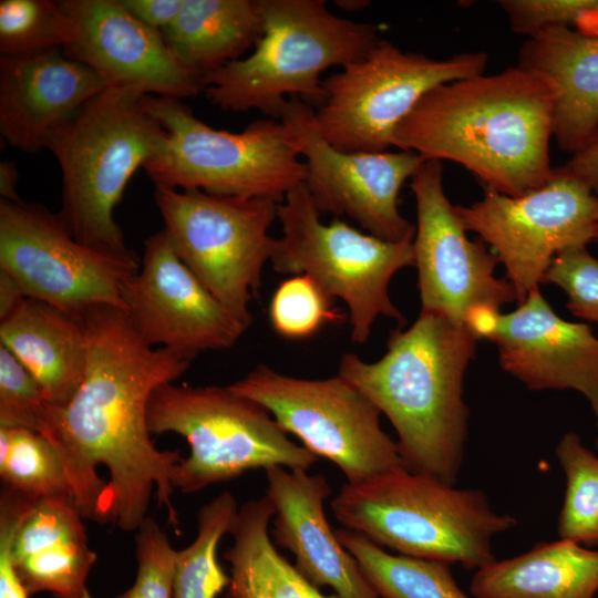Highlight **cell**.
Listing matches in <instances>:
<instances>
[{
	"label": "cell",
	"mask_w": 598,
	"mask_h": 598,
	"mask_svg": "<svg viewBox=\"0 0 598 598\" xmlns=\"http://www.w3.org/2000/svg\"><path fill=\"white\" fill-rule=\"evenodd\" d=\"M333 302L309 276L295 275L282 281L271 297L270 324L285 339L310 338L341 319Z\"/></svg>",
	"instance_id": "obj_33"
},
{
	"label": "cell",
	"mask_w": 598,
	"mask_h": 598,
	"mask_svg": "<svg viewBox=\"0 0 598 598\" xmlns=\"http://www.w3.org/2000/svg\"><path fill=\"white\" fill-rule=\"evenodd\" d=\"M146 421L151 434L176 433L189 445L173 482L184 494L252 470L308 471L318 460L266 408L229 386L163 384L150 398Z\"/></svg>",
	"instance_id": "obj_8"
},
{
	"label": "cell",
	"mask_w": 598,
	"mask_h": 598,
	"mask_svg": "<svg viewBox=\"0 0 598 598\" xmlns=\"http://www.w3.org/2000/svg\"><path fill=\"white\" fill-rule=\"evenodd\" d=\"M106 89L62 49L0 58V131L16 148L35 154L51 134Z\"/></svg>",
	"instance_id": "obj_22"
},
{
	"label": "cell",
	"mask_w": 598,
	"mask_h": 598,
	"mask_svg": "<svg viewBox=\"0 0 598 598\" xmlns=\"http://www.w3.org/2000/svg\"><path fill=\"white\" fill-rule=\"evenodd\" d=\"M274 515L267 494L238 508L229 530L233 544L224 553L230 566L225 598H340L321 592L278 551L269 530Z\"/></svg>",
	"instance_id": "obj_26"
},
{
	"label": "cell",
	"mask_w": 598,
	"mask_h": 598,
	"mask_svg": "<svg viewBox=\"0 0 598 598\" xmlns=\"http://www.w3.org/2000/svg\"><path fill=\"white\" fill-rule=\"evenodd\" d=\"M565 475V494L557 519L560 539L598 547V453L576 432H566L555 447Z\"/></svg>",
	"instance_id": "obj_31"
},
{
	"label": "cell",
	"mask_w": 598,
	"mask_h": 598,
	"mask_svg": "<svg viewBox=\"0 0 598 598\" xmlns=\"http://www.w3.org/2000/svg\"><path fill=\"white\" fill-rule=\"evenodd\" d=\"M162 34L182 61L206 76L255 48L262 34L258 0H184Z\"/></svg>",
	"instance_id": "obj_27"
},
{
	"label": "cell",
	"mask_w": 598,
	"mask_h": 598,
	"mask_svg": "<svg viewBox=\"0 0 598 598\" xmlns=\"http://www.w3.org/2000/svg\"><path fill=\"white\" fill-rule=\"evenodd\" d=\"M0 476L3 487L30 499L72 497L64 464L42 434L22 427H0Z\"/></svg>",
	"instance_id": "obj_30"
},
{
	"label": "cell",
	"mask_w": 598,
	"mask_h": 598,
	"mask_svg": "<svg viewBox=\"0 0 598 598\" xmlns=\"http://www.w3.org/2000/svg\"><path fill=\"white\" fill-rule=\"evenodd\" d=\"M265 474L266 494L275 507L270 535L276 545L292 553L299 571L340 598H380L328 523L324 502L331 487L327 477L282 466Z\"/></svg>",
	"instance_id": "obj_21"
},
{
	"label": "cell",
	"mask_w": 598,
	"mask_h": 598,
	"mask_svg": "<svg viewBox=\"0 0 598 598\" xmlns=\"http://www.w3.org/2000/svg\"><path fill=\"white\" fill-rule=\"evenodd\" d=\"M145 104L167 132L143 168L155 187L280 204L305 182V163L279 120H256L231 133L207 125L181 100L145 95Z\"/></svg>",
	"instance_id": "obj_7"
},
{
	"label": "cell",
	"mask_w": 598,
	"mask_h": 598,
	"mask_svg": "<svg viewBox=\"0 0 598 598\" xmlns=\"http://www.w3.org/2000/svg\"><path fill=\"white\" fill-rule=\"evenodd\" d=\"M282 236L270 258L279 274L307 275L330 298L344 301L349 310L351 340L365 343L378 317L405 324L391 299L393 276L414 266L413 238L388 241L334 218L329 224L302 183L278 206Z\"/></svg>",
	"instance_id": "obj_9"
},
{
	"label": "cell",
	"mask_w": 598,
	"mask_h": 598,
	"mask_svg": "<svg viewBox=\"0 0 598 598\" xmlns=\"http://www.w3.org/2000/svg\"><path fill=\"white\" fill-rule=\"evenodd\" d=\"M122 298L148 346L193 359L233 347L246 331L182 261L164 229L144 241L141 267L124 283Z\"/></svg>",
	"instance_id": "obj_17"
},
{
	"label": "cell",
	"mask_w": 598,
	"mask_h": 598,
	"mask_svg": "<svg viewBox=\"0 0 598 598\" xmlns=\"http://www.w3.org/2000/svg\"><path fill=\"white\" fill-rule=\"evenodd\" d=\"M27 298L18 283L3 270H0V320L10 315Z\"/></svg>",
	"instance_id": "obj_42"
},
{
	"label": "cell",
	"mask_w": 598,
	"mask_h": 598,
	"mask_svg": "<svg viewBox=\"0 0 598 598\" xmlns=\"http://www.w3.org/2000/svg\"><path fill=\"white\" fill-rule=\"evenodd\" d=\"M470 591L473 598H594L598 549L560 538L538 543L476 569Z\"/></svg>",
	"instance_id": "obj_25"
},
{
	"label": "cell",
	"mask_w": 598,
	"mask_h": 598,
	"mask_svg": "<svg viewBox=\"0 0 598 598\" xmlns=\"http://www.w3.org/2000/svg\"><path fill=\"white\" fill-rule=\"evenodd\" d=\"M596 241H598V238H597V240H596Z\"/></svg>",
	"instance_id": "obj_46"
},
{
	"label": "cell",
	"mask_w": 598,
	"mask_h": 598,
	"mask_svg": "<svg viewBox=\"0 0 598 598\" xmlns=\"http://www.w3.org/2000/svg\"><path fill=\"white\" fill-rule=\"evenodd\" d=\"M279 121L305 157L303 184L321 213L348 216L363 229L388 241L414 237L415 227L399 209V194L424 159L412 151L343 152L320 134L315 109L289 97Z\"/></svg>",
	"instance_id": "obj_15"
},
{
	"label": "cell",
	"mask_w": 598,
	"mask_h": 598,
	"mask_svg": "<svg viewBox=\"0 0 598 598\" xmlns=\"http://www.w3.org/2000/svg\"><path fill=\"white\" fill-rule=\"evenodd\" d=\"M0 341L31 373L53 406H64L85 372L87 341L82 318L24 298L0 320Z\"/></svg>",
	"instance_id": "obj_24"
},
{
	"label": "cell",
	"mask_w": 598,
	"mask_h": 598,
	"mask_svg": "<svg viewBox=\"0 0 598 598\" xmlns=\"http://www.w3.org/2000/svg\"><path fill=\"white\" fill-rule=\"evenodd\" d=\"M140 267L134 250L117 254L78 241L60 215L40 204L0 200V270L27 298L76 318L99 306L124 311L123 286Z\"/></svg>",
	"instance_id": "obj_13"
},
{
	"label": "cell",
	"mask_w": 598,
	"mask_h": 598,
	"mask_svg": "<svg viewBox=\"0 0 598 598\" xmlns=\"http://www.w3.org/2000/svg\"><path fill=\"white\" fill-rule=\"evenodd\" d=\"M154 198L177 256L247 330L249 303L275 248L269 228L279 203L159 187Z\"/></svg>",
	"instance_id": "obj_10"
},
{
	"label": "cell",
	"mask_w": 598,
	"mask_h": 598,
	"mask_svg": "<svg viewBox=\"0 0 598 598\" xmlns=\"http://www.w3.org/2000/svg\"><path fill=\"white\" fill-rule=\"evenodd\" d=\"M262 34L251 54L204 79L207 100L228 112L258 110L279 120L285 102L324 97L322 72L363 58L378 27L334 16L323 0H258Z\"/></svg>",
	"instance_id": "obj_6"
},
{
	"label": "cell",
	"mask_w": 598,
	"mask_h": 598,
	"mask_svg": "<svg viewBox=\"0 0 598 598\" xmlns=\"http://www.w3.org/2000/svg\"><path fill=\"white\" fill-rule=\"evenodd\" d=\"M176 551L167 534L152 517L136 529V576L116 598H172Z\"/></svg>",
	"instance_id": "obj_36"
},
{
	"label": "cell",
	"mask_w": 598,
	"mask_h": 598,
	"mask_svg": "<svg viewBox=\"0 0 598 598\" xmlns=\"http://www.w3.org/2000/svg\"><path fill=\"white\" fill-rule=\"evenodd\" d=\"M266 408L278 425L317 457L333 463L348 483L402 467L380 410L340 375L302 379L258 364L228 385Z\"/></svg>",
	"instance_id": "obj_12"
},
{
	"label": "cell",
	"mask_w": 598,
	"mask_h": 598,
	"mask_svg": "<svg viewBox=\"0 0 598 598\" xmlns=\"http://www.w3.org/2000/svg\"><path fill=\"white\" fill-rule=\"evenodd\" d=\"M73 34V21L60 1H0L1 55L25 56L63 49Z\"/></svg>",
	"instance_id": "obj_32"
},
{
	"label": "cell",
	"mask_w": 598,
	"mask_h": 598,
	"mask_svg": "<svg viewBox=\"0 0 598 598\" xmlns=\"http://www.w3.org/2000/svg\"><path fill=\"white\" fill-rule=\"evenodd\" d=\"M513 32L526 35L566 27L598 37V0H501Z\"/></svg>",
	"instance_id": "obj_35"
},
{
	"label": "cell",
	"mask_w": 598,
	"mask_h": 598,
	"mask_svg": "<svg viewBox=\"0 0 598 598\" xmlns=\"http://www.w3.org/2000/svg\"><path fill=\"white\" fill-rule=\"evenodd\" d=\"M547 89L512 66L429 91L394 132L393 146L424 161H452L484 188L517 197L554 176Z\"/></svg>",
	"instance_id": "obj_2"
},
{
	"label": "cell",
	"mask_w": 598,
	"mask_h": 598,
	"mask_svg": "<svg viewBox=\"0 0 598 598\" xmlns=\"http://www.w3.org/2000/svg\"><path fill=\"white\" fill-rule=\"evenodd\" d=\"M595 446H596V450H597V453H598V436L595 440Z\"/></svg>",
	"instance_id": "obj_45"
},
{
	"label": "cell",
	"mask_w": 598,
	"mask_h": 598,
	"mask_svg": "<svg viewBox=\"0 0 598 598\" xmlns=\"http://www.w3.org/2000/svg\"><path fill=\"white\" fill-rule=\"evenodd\" d=\"M343 528L415 558L480 569L496 559L493 539L518 520L477 488H458L404 466L359 483L330 501Z\"/></svg>",
	"instance_id": "obj_4"
},
{
	"label": "cell",
	"mask_w": 598,
	"mask_h": 598,
	"mask_svg": "<svg viewBox=\"0 0 598 598\" xmlns=\"http://www.w3.org/2000/svg\"><path fill=\"white\" fill-rule=\"evenodd\" d=\"M74 24L62 50L104 82L143 95L182 100L205 90L204 75L182 61L161 31L136 19L121 0H62Z\"/></svg>",
	"instance_id": "obj_18"
},
{
	"label": "cell",
	"mask_w": 598,
	"mask_h": 598,
	"mask_svg": "<svg viewBox=\"0 0 598 598\" xmlns=\"http://www.w3.org/2000/svg\"><path fill=\"white\" fill-rule=\"evenodd\" d=\"M487 61L485 52L433 59L380 39L363 58L323 80L318 130L343 152H386L398 125L429 91L483 74Z\"/></svg>",
	"instance_id": "obj_11"
},
{
	"label": "cell",
	"mask_w": 598,
	"mask_h": 598,
	"mask_svg": "<svg viewBox=\"0 0 598 598\" xmlns=\"http://www.w3.org/2000/svg\"><path fill=\"white\" fill-rule=\"evenodd\" d=\"M19 172L12 161H2L0 163V195L1 199L21 203L22 199L17 193Z\"/></svg>",
	"instance_id": "obj_43"
},
{
	"label": "cell",
	"mask_w": 598,
	"mask_h": 598,
	"mask_svg": "<svg viewBox=\"0 0 598 598\" xmlns=\"http://www.w3.org/2000/svg\"><path fill=\"white\" fill-rule=\"evenodd\" d=\"M517 66L547 89L558 146L578 151L598 128V37L543 29L523 43Z\"/></svg>",
	"instance_id": "obj_23"
},
{
	"label": "cell",
	"mask_w": 598,
	"mask_h": 598,
	"mask_svg": "<svg viewBox=\"0 0 598 598\" xmlns=\"http://www.w3.org/2000/svg\"><path fill=\"white\" fill-rule=\"evenodd\" d=\"M502 312L488 303H478L468 309L464 318V326L476 338L491 339L497 333Z\"/></svg>",
	"instance_id": "obj_40"
},
{
	"label": "cell",
	"mask_w": 598,
	"mask_h": 598,
	"mask_svg": "<svg viewBox=\"0 0 598 598\" xmlns=\"http://www.w3.org/2000/svg\"><path fill=\"white\" fill-rule=\"evenodd\" d=\"M491 341L501 368L528 390L580 393L598 427V337L587 323L561 318L539 288L502 313Z\"/></svg>",
	"instance_id": "obj_20"
},
{
	"label": "cell",
	"mask_w": 598,
	"mask_h": 598,
	"mask_svg": "<svg viewBox=\"0 0 598 598\" xmlns=\"http://www.w3.org/2000/svg\"><path fill=\"white\" fill-rule=\"evenodd\" d=\"M72 497L30 501L6 487L0 495V544L27 595L92 598L87 577L97 556Z\"/></svg>",
	"instance_id": "obj_19"
},
{
	"label": "cell",
	"mask_w": 598,
	"mask_h": 598,
	"mask_svg": "<svg viewBox=\"0 0 598 598\" xmlns=\"http://www.w3.org/2000/svg\"><path fill=\"white\" fill-rule=\"evenodd\" d=\"M456 210L504 266L518 303L539 289L559 254L598 238V194L557 167L520 196L484 188L480 200Z\"/></svg>",
	"instance_id": "obj_14"
},
{
	"label": "cell",
	"mask_w": 598,
	"mask_h": 598,
	"mask_svg": "<svg viewBox=\"0 0 598 598\" xmlns=\"http://www.w3.org/2000/svg\"><path fill=\"white\" fill-rule=\"evenodd\" d=\"M416 204L414 267L421 311L464 326L468 309L488 303L498 309L516 301L506 278L496 276V255L482 240H471L443 187L441 161H424L411 178Z\"/></svg>",
	"instance_id": "obj_16"
},
{
	"label": "cell",
	"mask_w": 598,
	"mask_h": 598,
	"mask_svg": "<svg viewBox=\"0 0 598 598\" xmlns=\"http://www.w3.org/2000/svg\"><path fill=\"white\" fill-rule=\"evenodd\" d=\"M166 137L145 95L121 89H105L51 134L45 148L62 172L58 214L78 241L132 251L114 209L133 174L161 152Z\"/></svg>",
	"instance_id": "obj_5"
},
{
	"label": "cell",
	"mask_w": 598,
	"mask_h": 598,
	"mask_svg": "<svg viewBox=\"0 0 598 598\" xmlns=\"http://www.w3.org/2000/svg\"><path fill=\"white\" fill-rule=\"evenodd\" d=\"M476 342L465 326L420 311L411 326L390 332L377 361L349 352L339 363L338 375L392 424L404 467L448 485H456L465 457L464 379Z\"/></svg>",
	"instance_id": "obj_3"
},
{
	"label": "cell",
	"mask_w": 598,
	"mask_h": 598,
	"mask_svg": "<svg viewBox=\"0 0 598 598\" xmlns=\"http://www.w3.org/2000/svg\"><path fill=\"white\" fill-rule=\"evenodd\" d=\"M557 168L598 194V128L566 164Z\"/></svg>",
	"instance_id": "obj_39"
},
{
	"label": "cell",
	"mask_w": 598,
	"mask_h": 598,
	"mask_svg": "<svg viewBox=\"0 0 598 598\" xmlns=\"http://www.w3.org/2000/svg\"><path fill=\"white\" fill-rule=\"evenodd\" d=\"M237 512V499L229 491L199 508L195 539L176 551L172 598H217L227 589L230 577L217 560V548Z\"/></svg>",
	"instance_id": "obj_29"
},
{
	"label": "cell",
	"mask_w": 598,
	"mask_h": 598,
	"mask_svg": "<svg viewBox=\"0 0 598 598\" xmlns=\"http://www.w3.org/2000/svg\"><path fill=\"white\" fill-rule=\"evenodd\" d=\"M336 535L380 598H473L458 587L450 564L391 554L343 527Z\"/></svg>",
	"instance_id": "obj_28"
},
{
	"label": "cell",
	"mask_w": 598,
	"mask_h": 598,
	"mask_svg": "<svg viewBox=\"0 0 598 598\" xmlns=\"http://www.w3.org/2000/svg\"><path fill=\"white\" fill-rule=\"evenodd\" d=\"M547 282L564 291L576 318L598 326V258L587 247L559 254L545 275Z\"/></svg>",
	"instance_id": "obj_37"
},
{
	"label": "cell",
	"mask_w": 598,
	"mask_h": 598,
	"mask_svg": "<svg viewBox=\"0 0 598 598\" xmlns=\"http://www.w3.org/2000/svg\"><path fill=\"white\" fill-rule=\"evenodd\" d=\"M50 405L37 380L0 344V427H22L43 435Z\"/></svg>",
	"instance_id": "obj_34"
},
{
	"label": "cell",
	"mask_w": 598,
	"mask_h": 598,
	"mask_svg": "<svg viewBox=\"0 0 598 598\" xmlns=\"http://www.w3.org/2000/svg\"><path fill=\"white\" fill-rule=\"evenodd\" d=\"M0 598H29L6 551L0 553Z\"/></svg>",
	"instance_id": "obj_41"
},
{
	"label": "cell",
	"mask_w": 598,
	"mask_h": 598,
	"mask_svg": "<svg viewBox=\"0 0 598 598\" xmlns=\"http://www.w3.org/2000/svg\"><path fill=\"white\" fill-rule=\"evenodd\" d=\"M368 1H338L337 3H340L338 4L339 7L341 8H347V9H361L363 7H367L369 4H362V3H367Z\"/></svg>",
	"instance_id": "obj_44"
},
{
	"label": "cell",
	"mask_w": 598,
	"mask_h": 598,
	"mask_svg": "<svg viewBox=\"0 0 598 598\" xmlns=\"http://www.w3.org/2000/svg\"><path fill=\"white\" fill-rule=\"evenodd\" d=\"M82 320L87 341L83 380L64 406L50 405L43 435L64 464L83 517L134 532L155 492L178 533L172 496L183 456L178 450L156 448L146 412L153 392L182 377L194 359L148 346L122 309L93 307Z\"/></svg>",
	"instance_id": "obj_1"
},
{
	"label": "cell",
	"mask_w": 598,
	"mask_h": 598,
	"mask_svg": "<svg viewBox=\"0 0 598 598\" xmlns=\"http://www.w3.org/2000/svg\"><path fill=\"white\" fill-rule=\"evenodd\" d=\"M121 1L136 19L161 32L175 21L184 4V0Z\"/></svg>",
	"instance_id": "obj_38"
}]
</instances>
